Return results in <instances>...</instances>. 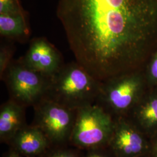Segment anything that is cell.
<instances>
[{
    "mask_svg": "<svg viewBox=\"0 0 157 157\" xmlns=\"http://www.w3.org/2000/svg\"><path fill=\"white\" fill-rule=\"evenodd\" d=\"M30 33L26 12L0 14V34L2 37L24 43L28 39Z\"/></svg>",
    "mask_w": 157,
    "mask_h": 157,
    "instance_id": "obj_12",
    "label": "cell"
},
{
    "mask_svg": "<svg viewBox=\"0 0 157 157\" xmlns=\"http://www.w3.org/2000/svg\"><path fill=\"white\" fill-rule=\"evenodd\" d=\"M50 78L26 66L19 58L13 60L2 80L10 98L25 107H34L46 94Z\"/></svg>",
    "mask_w": 157,
    "mask_h": 157,
    "instance_id": "obj_6",
    "label": "cell"
},
{
    "mask_svg": "<svg viewBox=\"0 0 157 157\" xmlns=\"http://www.w3.org/2000/svg\"><path fill=\"white\" fill-rule=\"evenodd\" d=\"M76 61L105 81L144 70L157 50V0H59Z\"/></svg>",
    "mask_w": 157,
    "mask_h": 157,
    "instance_id": "obj_1",
    "label": "cell"
},
{
    "mask_svg": "<svg viewBox=\"0 0 157 157\" xmlns=\"http://www.w3.org/2000/svg\"><path fill=\"white\" fill-rule=\"evenodd\" d=\"M107 147L113 157H139L148 154L150 140L128 117H117Z\"/></svg>",
    "mask_w": 157,
    "mask_h": 157,
    "instance_id": "obj_7",
    "label": "cell"
},
{
    "mask_svg": "<svg viewBox=\"0 0 157 157\" xmlns=\"http://www.w3.org/2000/svg\"><path fill=\"white\" fill-rule=\"evenodd\" d=\"M24 105L10 98L0 108V142L8 144L17 133L26 125Z\"/></svg>",
    "mask_w": 157,
    "mask_h": 157,
    "instance_id": "obj_11",
    "label": "cell"
},
{
    "mask_svg": "<svg viewBox=\"0 0 157 157\" xmlns=\"http://www.w3.org/2000/svg\"><path fill=\"white\" fill-rule=\"evenodd\" d=\"M82 157H113L108 147L82 150Z\"/></svg>",
    "mask_w": 157,
    "mask_h": 157,
    "instance_id": "obj_17",
    "label": "cell"
},
{
    "mask_svg": "<svg viewBox=\"0 0 157 157\" xmlns=\"http://www.w3.org/2000/svg\"><path fill=\"white\" fill-rule=\"evenodd\" d=\"M114 118L93 104L77 111L70 145L82 150L107 147L112 136Z\"/></svg>",
    "mask_w": 157,
    "mask_h": 157,
    "instance_id": "obj_4",
    "label": "cell"
},
{
    "mask_svg": "<svg viewBox=\"0 0 157 157\" xmlns=\"http://www.w3.org/2000/svg\"><path fill=\"white\" fill-rule=\"evenodd\" d=\"M24 11L19 0H0V14Z\"/></svg>",
    "mask_w": 157,
    "mask_h": 157,
    "instance_id": "obj_16",
    "label": "cell"
},
{
    "mask_svg": "<svg viewBox=\"0 0 157 157\" xmlns=\"http://www.w3.org/2000/svg\"><path fill=\"white\" fill-rule=\"evenodd\" d=\"M34 108L33 124L45 135L52 146L70 144L78 109L44 97Z\"/></svg>",
    "mask_w": 157,
    "mask_h": 157,
    "instance_id": "obj_5",
    "label": "cell"
},
{
    "mask_svg": "<svg viewBox=\"0 0 157 157\" xmlns=\"http://www.w3.org/2000/svg\"><path fill=\"white\" fill-rule=\"evenodd\" d=\"M139 157H148V155H144V156H141Z\"/></svg>",
    "mask_w": 157,
    "mask_h": 157,
    "instance_id": "obj_20",
    "label": "cell"
},
{
    "mask_svg": "<svg viewBox=\"0 0 157 157\" xmlns=\"http://www.w3.org/2000/svg\"><path fill=\"white\" fill-rule=\"evenodd\" d=\"M82 150L70 144L52 146L43 157H82Z\"/></svg>",
    "mask_w": 157,
    "mask_h": 157,
    "instance_id": "obj_13",
    "label": "cell"
},
{
    "mask_svg": "<svg viewBox=\"0 0 157 157\" xmlns=\"http://www.w3.org/2000/svg\"><path fill=\"white\" fill-rule=\"evenodd\" d=\"M148 89L144 70L124 73L102 82L95 104L113 118L127 117Z\"/></svg>",
    "mask_w": 157,
    "mask_h": 157,
    "instance_id": "obj_3",
    "label": "cell"
},
{
    "mask_svg": "<svg viewBox=\"0 0 157 157\" xmlns=\"http://www.w3.org/2000/svg\"><path fill=\"white\" fill-rule=\"evenodd\" d=\"M14 48L12 45L1 44L0 48V78L2 80L13 59Z\"/></svg>",
    "mask_w": 157,
    "mask_h": 157,
    "instance_id": "obj_15",
    "label": "cell"
},
{
    "mask_svg": "<svg viewBox=\"0 0 157 157\" xmlns=\"http://www.w3.org/2000/svg\"><path fill=\"white\" fill-rule=\"evenodd\" d=\"M21 59L29 67L48 78H51L64 64L59 51L43 37L32 40Z\"/></svg>",
    "mask_w": 157,
    "mask_h": 157,
    "instance_id": "obj_8",
    "label": "cell"
},
{
    "mask_svg": "<svg viewBox=\"0 0 157 157\" xmlns=\"http://www.w3.org/2000/svg\"><path fill=\"white\" fill-rule=\"evenodd\" d=\"M150 139L157 133V89H148L126 117Z\"/></svg>",
    "mask_w": 157,
    "mask_h": 157,
    "instance_id": "obj_10",
    "label": "cell"
},
{
    "mask_svg": "<svg viewBox=\"0 0 157 157\" xmlns=\"http://www.w3.org/2000/svg\"><path fill=\"white\" fill-rule=\"evenodd\" d=\"M144 72L148 87L157 89V50L147 62Z\"/></svg>",
    "mask_w": 157,
    "mask_h": 157,
    "instance_id": "obj_14",
    "label": "cell"
},
{
    "mask_svg": "<svg viewBox=\"0 0 157 157\" xmlns=\"http://www.w3.org/2000/svg\"><path fill=\"white\" fill-rule=\"evenodd\" d=\"M8 145L10 150L27 157H43L52 147L44 133L33 124L21 129Z\"/></svg>",
    "mask_w": 157,
    "mask_h": 157,
    "instance_id": "obj_9",
    "label": "cell"
},
{
    "mask_svg": "<svg viewBox=\"0 0 157 157\" xmlns=\"http://www.w3.org/2000/svg\"><path fill=\"white\" fill-rule=\"evenodd\" d=\"M150 147L148 157H157V133L150 139Z\"/></svg>",
    "mask_w": 157,
    "mask_h": 157,
    "instance_id": "obj_18",
    "label": "cell"
},
{
    "mask_svg": "<svg viewBox=\"0 0 157 157\" xmlns=\"http://www.w3.org/2000/svg\"><path fill=\"white\" fill-rule=\"evenodd\" d=\"M5 157H25V156H23V155H20V154H17V152H15L13 151H12V150H10V151L8 152V153L6 154V156Z\"/></svg>",
    "mask_w": 157,
    "mask_h": 157,
    "instance_id": "obj_19",
    "label": "cell"
},
{
    "mask_svg": "<svg viewBox=\"0 0 157 157\" xmlns=\"http://www.w3.org/2000/svg\"><path fill=\"white\" fill-rule=\"evenodd\" d=\"M101 83L77 61L64 63L50 78L44 97L78 109L95 104Z\"/></svg>",
    "mask_w": 157,
    "mask_h": 157,
    "instance_id": "obj_2",
    "label": "cell"
}]
</instances>
